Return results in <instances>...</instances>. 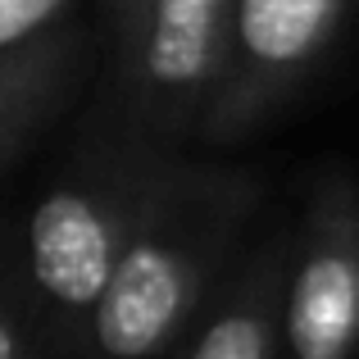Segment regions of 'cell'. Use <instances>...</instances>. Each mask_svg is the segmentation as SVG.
Returning a JSON list of instances; mask_svg holds the SVG:
<instances>
[{
	"mask_svg": "<svg viewBox=\"0 0 359 359\" xmlns=\"http://www.w3.org/2000/svg\"><path fill=\"white\" fill-rule=\"evenodd\" d=\"M264 177L177 155L123 245L78 359H168L241 259Z\"/></svg>",
	"mask_w": 359,
	"mask_h": 359,
	"instance_id": "cell-1",
	"label": "cell"
},
{
	"mask_svg": "<svg viewBox=\"0 0 359 359\" xmlns=\"http://www.w3.org/2000/svg\"><path fill=\"white\" fill-rule=\"evenodd\" d=\"M173 159L78 114L64 164L18 219L32 318L50 359H78L109 273Z\"/></svg>",
	"mask_w": 359,
	"mask_h": 359,
	"instance_id": "cell-2",
	"label": "cell"
},
{
	"mask_svg": "<svg viewBox=\"0 0 359 359\" xmlns=\"http://www.w3.org/2000/svg\"><path fill=\"white\" fill-rule=\"evenodd\" d=\"M232 0H150L132 50L91 87L82 118L164 155H187L223 60Z\"/></svg>",
	"mask_w": 359,
	"mask_h": 359,
	"instance_id": "cell-3",
	"label": "cell"
},
{
	"mask_svg": "<svg viewBox=\"0 0 359 359\" xmlns=\"http://www.w3.org/2000/svg\"><path fill=\"white\" fill-rule=\"evenodd\" d=\"M355 0H232L223 60L196 146L232 150L264 132L327 64Z\"/></svg>",
	"mask_w": 359,
	"mask_h": 359,
	"instance_id": "cell-4",
	"label": "cell"
},
{
	"mask_svg": "<svg viewBox=\"0 0 359 359\" xmlns=\"http://www.w3.org/2000/svg\"><path fill=\"white\" fill-rule=\"evenodd\" d=\"M282 359H359V177L318 168L291 223Z\"/></svg>",
	"mask_w": 359,
	"mask_h": 359,
	"instance_id": "cell-5",
	"label": "cell"
},
{
	"mask_svg": "<svg viewBox=\"0 0 359 359\" xmlns=\"http://www.w3.org/2000/svg\"><path fill=\"white\" fill-rule=\"evenodd\" d=\"M96 78L100 36L91 23L64 18L46 36L0 55V168L23 155L82 96H91Z\"/></svg>",
	"mask_w": 359,
	"mask_h": 359,
	"instance_id": "cell-6",
	"label": "cell"
},
{
	"mask_svg": "<svg viewBox=\"0 0 359 359\" xmlns=\"http://www.w3.org/2000/svg\"><path fill=\"white\" fill-rule=\"evenodd\" d=\"M291 228L245 245L168 359H282V278Z\"/></svg>",
	"mask_w": 359,
	"mask_h": 359,
	"instance_id": "cell-7",
	"label": "cell"
},
{
	"mask_svg": "<svg viewBox=\"0 0 359 359\" xmlns=\"http://www.w3.org/2000/svg\"><path fill=\"white\" fill-rule=\"evenodd\" d=\"M32 296L18 255V219H0V359H41Z\"/></svg>",
	"mask_w": 359,
	"mask_h": 359,
	"instance_id": "cell-8",
	"label": "cell"
},
{
	"mask_svg": "<svg viewBox=\"0 0 359 359\" xmlns=\"http://www.w3.org/2000/svg\"><path fill=\"white\" fill-rule=\"evenodd\" d=\"M69 9L73 0H0V55L60 27Z\"/></svg>",
	"mask_w": 359,
	"mask_h": 359,
	"instance_id": "cell-9",
	"label": "cell"
},
{
	"mask_svg": "<svg viewBox=\"0 0 359 359\" xmlns=\"http://www.w3.org/2000/svg\"><path fill=\"white\" fill-rule=\"evenodd\" d=\"M100 18H96V36H100V73L114 69L123 55L132 50L141 32V18H146L150 0H96Z\"/></svg>",
	"mask_w": 359,
	"mask_h": 359,
	"instance_id": "cell-10",
	"label": "cell"
},
{
	"mask_svg": "<svg viewBox=\"0 0 359 359\" xmlns=\"http://www.w3.org/2000/svg\"><path fill=\"white\" fill-rule=\"evenodd\" d=\"M41 359H50V355H41Z\"/></svg>",
	"mask_w": 359,
	"mask_h": 359,
	"instance_id": "cell-11",
	"label": "cell"
}]
</instances>
